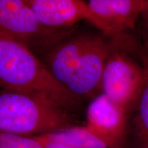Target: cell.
<instances>
[{"label":"cell","mask_w":148,"mask_h":148,"mask_svg":"<svg viewBox=\"0 0 148 148\" xmlns=\"http://www.w3.org/2000/svg\"><path fill=\"white\" fill-rule=\"evenodd\" d=\"M144 82L142 64L127 51L118 49L107 60L100 83L101 93L125 109L130 116Z\"/></svg>","instance_id":"obj_5"},{"label":"cell","mask_w":148,"mask_h":148,"mask_svg":"<svg viewBox=\"0 0 148 148\" xmlns=\"http://www.w3.org/2000/svg\"><path fill=\"white\" fill-rule=\"evenodd\" d=\"M137 53L144 69V82L130 116L129 125L132 147L148 148V45H140Z\"/></svg>","instance_id":"obj_9"},{"label":"cell","mask_w":148,"mask_h":148,"mask_svg":"<svg viewBox=\"0 0 148 148\" xmlns=\"http://www.w3.org/2000/svg\"><path fill=\"white\" fill-rule=\"evenodd\" d=\"M88 22L111 40L128 47L126 33L135 28L148 8V0H90Z\"/></svg>","instance_id":"obj_6"},{"label":"cell","mask_w":148,"mask_h":148,"mask_svg":"<svg viewBox=\"0 0 148 148\" xmlns=\"http://www.w3.org/2000/svg\"><path fill=\"white\" fill-rule=\"evenodd\" d=\"M39 21L47 28L66 30L83 20L88 21L87 1L81 0H26Z\"/></svg>","instance_id":"obj_8"},{"label":"cell","mask_w":148,"mask_h":148,"mask_svg":"<svg viewBox=\"0 0 148 148\" xmlns=\"http://www.w3.org/2000/svg\"><path fill=\"white\" fill-rule=\"evenodd\" d=\"M124 46L99 35L69 36L45 54V65L53 77L78 99L100 90L105 65L110 56Z\"/></svg>","instance_id":"obj_1"},{"label":"cell","mask_w":148,"mask_h":148,"mask_svg":"<svg viewBox=\"0 0 148 148\" xmlns=\"http://www.w3.org/2000/svg\"><path fill=\"white\" fill-rule=\"evenodd\" d=\"M0 89L35 94L67 109L79 99L56 81L28 47L0 34Z\"/></svg>","instance_id":"obj_2"},{"label":"cell","mask_w":148,"mask_h":148,"mask_svg":"<svg viewBox=\"0 0 148 148\" xmlns=\"http://www.w3.org/2000/svg\"><path fill=\"white\" fill-rule=\"evenodd\" d=\"M142 21H143V32L145 33V42L143 44L148 45V8L146 9L145 12L142 14L140 16Z\"/></svg>","instance_id":"obj_13"},{"label":"cell","mask_w":148,"mask_h":148,"mask_svg":"<svg viewBox=\"0 0 148 148\" xmlns=\"http://www.w3.org/2000/svg\"><path fill=\"white\" fill-rule=\"evenodd\" d=\"M47 138L76 148H123L122 143L108 140L85 126H69L43 134Z\"/></svg>","instance_id":"obj_10"},{"label":"cell","mask_w":148,"mask_h":148,"mask_svg":"<svg viewBox=\"0 0 148 148\" xmlns=\"http://www.w3.org/2000/svg\"><path fill=\"white\" fill-rule=\"evenodd\" d=\"M129 119L125 109L100 93L88 105L86 126L106 139L123 143Z\"/></svg>","instance_id":"obj_7"},{"label":"cell","mask_w":148,"mask_h":148,"mask_svg":"<svg viewBox=\"0 0 148 148\" xmlns=\"http://www.w3.org/2000/svg\"><path fill=\"white\" fill-rule=\"evenodd\" d=\"M0 34L24 44L35 53L46 54L71 36V31L44 26L26 0H0Z\"/></svg>","instance_id":"obj_4"},{"label":"cell","mask_w":148,"mask_h":148,"mask_svg":"<svg viewBox=\"0 0 148 148\" xmlns=\"http://www.w3.org/2000/svg\"><path fill=\"white\" fill-rule=\"evenodd\" d=\"M69 110L42 96L0 89V132L40 136L71 126Z\"/></svg>","instance_id":"obj_3"},{"label":"cell","mask_w":148,"mask_h":148,"mask_svg":"<svg viewBox=\"0 0 148 148\" xmlns=\"http://www.w3.org/2000/svg\"><path fill=\"white\" fill-rule=\"evenodd\" d=\"M0 148H44L36 136L0 132Z\"/></svg>","instance_id":"obj_11"},{"label":"cell","mask_w":148,"mask_h":148,"mask_svg":"<svg viewBox=\"0 0 148 148\" xmlns=\"http://www.w3.org/2000/svg\"><path fill=\"white\" fill-rule=\"evenodd\" d=\"M36 136L43 144L44 148H76L72 147L71 145H66V144L51 140L45 136V135H40V136Z\"/></svg>","instance_id":"obj_12"}]
</instances>
